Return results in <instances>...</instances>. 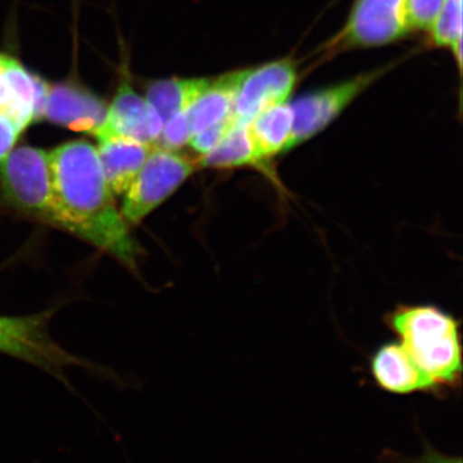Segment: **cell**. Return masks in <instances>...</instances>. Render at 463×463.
Segmentation results:
<instances>
[{"instance_id": "obj_20", "label": "cell", "mask_w": 463, "mask_h": 463, "mask_svg": "<svg viewBox=\"0 0 463 463\" xmlns=\"http://www.w3.org/2000/svg\"><path fill=\"white\" fill-rule=\"evenodd\" d=\"M236 124L233 115L228 116L224 120L219 121L214 125L205 128V129L200 130V132L194 133L191 137L190 143L194 152L203 156V155L209 154L213 148L216 147L219 142L224 138L225 134L230 132L231 128Z\"/></svg>"}, {"instance_id": "obj_1", "label": "cell", "mask_w": 463, "mask_h": 463, "mask_svg": "<svg viewBox=\"0 0 463 463\" xmlns=\"http://www.w3.org/2000/svg\"><path fill=\"white\" fill-rule=\"evenodd\" d=\"M57 228L136 268L141 249L116 206L99 152L91 143H63L48 152Z\"/></svg>"}, {"instance_id": "obj_12", "label": "cell", "mask_w": 463, "mask_h": 463, "mask_svg": "<svg viewBox=\"0 0 463 463\" xmlns=\"http://www.w3.org/2000/svg\"><path fill=\"white\" fill-rule=\"evenodd\" d=\"M99 157L106 181L114 194H124L145 165L152 146L128 137H99Z\"/></svg>"}, {"instance_id": "obj_10", "label": "cell", "mask_w": 463, "mask_h": 463, "mask_svg": "<svg viewBox=\"0 0 463 463\" xmlns=\"http://www.w3.org/2000/svg\"><path fill=\"white\" fill-rule=\"evenodd\" d=\"M108 108L99 97L81 85L50 84L44 118L75 132L94 136L105 121Z\"/></svg>"}, {"instance_id": "obj_6", "label": "cell", "mask_w": 463, "mask_h": 463, "mask_svg": "<svg viewBox=\"0 0 463 463\" xmlns=\"http://www.w3.org/2000/svg\"><path fill=\"white\" fill-rule=\"evenodd\" d=\"M383 74V69H380L367 74L356 75L343 83L330 85L301 96L292 102L294 127L288 151L325 130L343 114L344 109L349 108L356 97L361 96Z\"/></svg>"}, {"instance_id": "obj_13", "label": "cell", "mask_w": 463, "mask_h": 463, "mask_svg": "<svg viewBox=\"0 0 463 463\" xmlns=\"http://www.w3.org/2000/svg\"><path fill=\"white\" fill-rule=\"evenodd\" d=\"M371 371L381 388L395 394L431 389L430 383L401 343L381 346L374 353Z\"/></svg>"}, {"instance_id": "obj_22", "label": "cell", "mask_w": 463, "mask_h": 463, "mask_svg": "<svg viewBox=\"0 0 463 463\" xmlns=\"http://www.w3.org/2000/svg\"><path fill=\"white\" fill-rule=\"evenodd\" d=\"M23 130L7 116L0 115V161L14 148Z\"/></svg>"}, {"instance_id": "obj_24", "label": "cell", "mask_w": 463, "mask_h": 463, "mask_svg": "<svg viewBox=\"0 0 463 463\" xmlns=\"http://www.w3.org/2000/svg\"><path fill=\"white\" fill-rule=\"evenodd\" d=\"M420 463H462V461L459 458H448V457L439 455L437 452H428L422 457Z\"/></svg>"}, {"instance_id": "obj_17", "label": "cell", "mask_w": 463, "mask_h": 463, "mask_svg": "<svg viewBox=\"0 0 463 463\" xmlns=\"http://www.w3.org/2000/svg\"><path fill=\"white\" fill-rule=\"evenodd\" d=\"M261 164L248 125L236 123L209 154L200 157L199 165L214 169H231Z\"/></svg>"}, {"instance_id": "obj_14", "label": "cell", "mask_w": 463, "mask_h": 463, "mask_svg": "<svg viewBox=\"0 0 463 463\" xmlns=\"http://www.w3.org/2000/svg\"><path fill=\"white\" fill-rule=\"evenodd\" d=\"M250 69L236 70L212 79L196 102L188 109L192 136L231 116L237 94Z\"/></svg>"}, {"instance_id": "obj_5", "label": "cell", "mask_w": 463, "mask_h": 463, "mask_svg": "<svg viewBox=\"0 0 463 463\" xmlns=\"http://www.w3.org/2000/svg\"><path fill=\"white\" fill-rule=\"evenodd\" d=\"M411 32L407 0H355L345 25L328 43L327 52L381 47Z\"/></svg>"}, {"instance_id": "obj_9", "label": "cell", "mask_w": 463, "mask_h": 463, "mask_svg": "<svg viewBox=\"0 0 463 463\" xmlns=\"http://www.w3.org/2000/svg\"><path fill=\"white\" fill-rule=\"evenodd\" d=\"M163 127V118L156 109L149 105L145 97L139 96L124 78L108 108L105 121L94 137H128L154 147Z\"/></svg>"}, {"instance_id": "obj_19", "label": "cell", "mask_w": 463, "mask_h": 463, "mask_svg": "<svg viewBox=\"0 0 463 463\" xmlns=\"http://www.w3.org/2000/svg\"><path fill=\"white\" fill-rule=\"evenodd\" d=\"M192 137V128L188 120L187 111L181 112L167 118L164 123L163 130L158 137L154 147L175 149L190 143Z\"/></svg>"}, {"instance_id": "obj_16", "label": "cell", "mask_w": 463, "mask_h": 463, "mask_svg": "<svg viewBox=\"0 0 463 463\" xmlns=\"http://www.w3.org/2000/svg\"><path fill=\"white\" fill-rule=\"evenodd\" d=\"M210 80L212 78H174L154 81L147 87L146 99L165 123L172 116L188 111Z\"/></svg>"}, {"instance_id": "obj_2", "label": "cell", "mask_w": 463, "mask_h": 463, "mask_svg": "<svg viewBox=\"0 0 463 463\" xmlns=\"http://www.w3.org/2000/svg\"><path fill=\"white\" fill-rule=\"evenodd\" d=\"M390 327L430 383L452 386L461 379L462 346L458 322L432 306L401 307L390 316Z\"/></svg>"}, {"instance_id": "obj_15", "label": "cell", "mask_w": 463, "mask_h": 463, "mask_svg": "<svg viewBox=\"0 0 463 463\" xmlns=\"http://www.w3.org/2000/svg\"><path fill=\"white\" fill-rule=\"evenodd\" d=\"M292 127H294V111H292L291 103L288 102L264 109L250 121L248 125L250 137L261 163L288 151Z\"/></svg>"}, {"instance_id": "obj_21", "label": "cell", "mask_w": 463, "mask_h": 463, "mask_svg": "<svg viewBox=\"0 0 463 463\" xmlns=\"http://www.w3.org/2000/svg\"><path fill=\"white\" fill-rule=\"evenodd\" d=\"M408 17H410L412 32L422 30L430 32L443 0H407Z\"/></svg>"}, {"instance_id": "obj_8", "label": "cell", "mask_w": 463, "mask_h": 463, "mask_svg": "<svg viewBox=\"0 0 463 463\" xmlns=\"http://www.w3.org/2000/svg\"><path fill=\"white\" fill-rule=\"evenodd\" d=\"M297 83V65L288 58L250 69L232 111L234 120L249 125L264 109L288 102Z\"/></svg>"}, {"instance_id": "obj_4", "label": "cell", "mask_w": 463, "mask_h": 463, "mask_svg": "<svg viewBox=\"0 0 463 463\" xmlns=\"http://www.w3.org/2000/svg\"><path fill=\"white\" fill-rule=\"evenodd\" d=\"M199 161L175 151L154 147L145 165L124 194L121 215L128 224L145 221L190 178Z\"/></svg>"}, {"instance_id": "obj_18", "label": "cell", "mask_w": 463, "mask_h": 463, "mask_svg": "<svg viewBox=\"0 0 463 463\" xmlns=\"http://www.w3.org/2000/svg\"><path fill=\"white\" fill-rule=\"evenodd\" d=\"M435 47L449 48L461 70L462 63V0H443L430 32Z\"/></svg>"}, {"instance_id": "obj_23", "label": "cell", "mask_w": 463, "mask_h": 463, "mask_svg": "<svg viewBox=\"0 0 463 463\" xmlns=\"http://www.w3.org/2000/svg\"><path fill=\"white\" fill-rule=\"evenodd\" d=\"M0 115L7 116L8 118L14 121V105H12L7 85H5L2 74H0Z\"/></svg>"}, {"instance_id": "obj_11", "label": "cell", "mask_w": 463, "mask_h": 463, "mask_svg": "<svg viewBox=\"0 0 463 463\" xmlns=\"http://www.w3.org/2000/svg\"><path fill=\"white\" fill-rule=\"evenodd\" d=\"M0 74L14 105V121L21 130L44 118L48 84L16 58L0 53Z\"/></svg>"}, {"instance_id": "obj_7", "label": "cell", "mask_w": 463, "mask_h": 463, "mask_svg": "<svg viewBox=\"0 0 463 463\" xmlns=\"http://www.w3.org/2000/svg\"><path fill=\"white\" fill-rule=\"evenodd\" d=\"M0 353L23 359L48 371L80 364V359L67 353L52 339L48 316H0Z\"/></svg>"}, {"instance_id": "obj_3", "label": "cell", "mask_w": 463, "mask_h": 463, "mask_svg": "<svg viewBox=\"0 0 463 463\" xmlns=\"http://www.w3.org/2000/svg\"><path fill=\"white\" fill-rule=\"evenodd\" d=\"M0 196L20 214L57 228L48 152L30 146L12 149L0 161Z\"/></svg>"}]
</instances>
